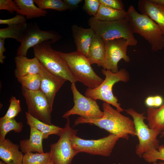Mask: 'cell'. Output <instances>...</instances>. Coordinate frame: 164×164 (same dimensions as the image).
I'll use <instances>...</instances> for the list:
<instances>
[{
  "label": "cell",
  "instance_id": "obj_1",
  "mask_svg": "<svg viewBox=\"0 0 164 164\" xmlns=\"http://www.w3.org/2000/svg\"><path fill=\"white\" fill-rule=\"evenodd\" d=\"M103 115L98 119H87L79 117L74 123V126L87 123L95 125L104 129L110 133L120 135L121 138L128 140L129 135L136 136L133 120L121 114L110 104L103 102L102 105Z\"/></svg>",
  "mask_w": 164,
  "mask_h": 164
},
{
  "label": "cell",
  "instance_id": "obj_2",
  "mask_svg": "<svg viewBox=\"0 0 164 164\" xmlns=\"http://www.w3.org/2000/svg\"><path fill=\"white\" fill-rule=\"evenodd\" d=\"M126 19L134 33L140 35L156 51L164 48V35L159 26L147 15L138 12L132 5L126 11Z\"/></svg>",
  "mask_w": 164,
  "mask_h": 164
},
{
  "label": "cell",
  "instance_id": "obj_3",
  "mask_svg": "<svg viewBox=\"0 0 164 164\" xmlns=\"http://www.w3.org/2000/svg\"><path fill=\"white\" fill-rule=\"evenodd\" d=\"M88 23L90 28L104 41L123 38L128 41L129 46H135L138 43L130 24L126 18L104 21L92 17L89 19Z\"/></svg>",
  "mask_w": 164,
  "mask_h": 164
},
{
  "label": "cell",
  "instance_id": "obj_4",
  "mask_svg": "<svg viewBox=\"0 0 164 164\" xmlns=\"http://www.w3.org/2000/svg\"><path fill=\"white\" fill-rule=\"evenodd\" d=\"M77 81L90 89L99 86L104 80L95 73L87 57L76 50L69 53L58 51Z\"/></svg>",
  "mask_w": 164,
  "mask_h": 164
},
{
  "label": "cell",
  "instance_id": "obj_5",
  "mask_svg": "<svg viewBox=\"0 0 164 164\" xmlns=\"http://www.w3.org/2000/svg\"><path fill=\"white\" fill-rule=\"evenodd\" d=\"M51 43L50 41H46L33 47L35 56L51 73L75 83L77 80L58 51L52 48Z\"/></svg>",
  "mask_w": 164,
  "mask_h": 164
},
{
  "label": "cell",
  "instance_id": "obj_6",
  "mask_svg": "<svg viewBox=\"0 0 164 164\" xmlns=\"http://www.w3.org/2000/svg\"><path fill=\"white\" fill-rule=\"evenodd\" d=\"M101 71L105 76V79L97 87L93 89L87 88L85 92V96L96 100H102L114 106L119 112H122L124 109L118 102L117 97L114 95L112 89L117 82L128 81L129 79L128 72L124 68L121 69L116 73L103 68Z\"/></svg>",
  "mask_w": 164,
  "mask_h": 164
},
{
  "label": "cell",
  "instance_id": "obj_7",
  "mask_svg": "<svg viewBox=\"0 0 164 164\" xmlns=\"http://www.w3.org/2000/svg\"><path fill=\"white\" fill-rule=\"evenodd\" d=\"M125 111L133 118L136 136L138 140L135 150L136 155L142 158L144 154L157 149L159 145L157 137L161 132L150 128L145 124L144 120L146 117L144 115L145 113H138L132 108H128Z\"/></svg>",
  "mask_w": 164,
  "mask_h": 164
},
{
  "label": "cell",
  "instance_id": "obj_8",
  "mask_svg": "<svg viewBox=\"0 0 164 164\" xmlns=\"http://www.w3.org/2000/svg\"><path fill=\"white\" fill-rule=\"evenodd\" d=\"M120 135L110 133L108 136L96 140H86L73 135L71 144L77 152H85L92 155L109 156L111 155Z\"/></svg>",
  "mask_w": 164,
  "mask_h": 164
},
{
  "label": "cell",
  "instance_id": "obj_9",
  "mask_svg": "<svg viewBox=\"0 0 164 164\" xmlns=\"http://www.w3.org/2000/svg\"><path fill=\"white\" fill-rule=\"evenodd\" d=\"M58 141L50 145L51 158L55 164H71L74 157L78 154L71 144V138L77 135V130L71 128L69 118Z\"/></svg>",
  "mask_w": 164,
  "mask_h": 164
},
{
  "label": "cell",
  "instance_id": "obj_10",
  "mask_svg": "<svg viewBox=\"0 0 164 164\" xmlns=\"http://www.w3.org/2000/svg\"><path fill=\"white\" fill-rule=\"evenodd\" d=\"M22 94L27 105L28 112L34 118L51 125L53 108L40 90L31 91L22 87Z\"/></svg>",
  "mask_w": 164,
  "mask_h": 164
},
{
  "label": "cell",
  "instance_id": "obj_11",
  "mask_svg": "<svg viewBox=\"0 0 164 164\" xmlns=\"http://www.w3.org/2000/svg\"><path fill=\"white\" fill-rule=\"evenodd\" d=\"M71 89L73 96L74 105L64 113L63 118L67 119L71 115L74 114L87 119H98L102 117L103 111L100 110L96 100L81 94L77 89L75 83H71Z\"/></svg>",
  "mask_w": 164,
  "mask_h": 164
},
{
  "label": "cell",
  "instance_id": "obj_12",
  "mask_svg": "<svg viewBox=\"0 0 164 164\" xmlns=\"http://www.w3.org/2000/svg\"><path fill=\"white\" fill-rule=\"evenodd\" d=\"M61 38V36L57 33L41 30L36 23H29L17 50L16 55L26 56L30 48L46 41L54 43Z\"/></svg>",
  "mask_w": 164,
  "mask_h": 164
},
{
  "label": "cell",
  "instance_id": "obj_13",
  "mask_svg": "<svg viewBox=\"0 0 164 164\" xmlns=\"http://www.w3.org/2000/svg\"><path fill=\"white\" fill-rule=\"evenodd\" d=\"M104 42L105 56L102 67L113 73H116L119 71L118 63L121 60H123L126 62L130 61L127 55L129 44L127 40L123 38L106 41Z\"/></svg>",
  "mask_w": 164,
  "mask_h": 164
},
{
  "label": "cell",
  "instance_id": "obj_14",
  "mask_svg": "<svg viewBox=\"0 0 164 164\" xmlns=\"http://www.w3.org/2000/svg\"><path fill=\"white\" fill-rule=\"evenodd\" d=\"M41 63L39 74L41 79L40 89L46 97L51 107L56 95L66 80L56 76L47 70Z\"/></svg>",
  "mask_w": 164,
  "mask_h": 164
},
{
  "label": "cell",
  "instance_id": "obj_15",
  "mask_svg": "<svg viewBox=\"0 0 164 164\" xmlns=\"http://www.w3.org/2000/svg\"><path fill=\"white\" fill-rule=\"evenodd\" d=\"M138 8L141 13L148 16L160 27L164 35V5L150 0H139Z\"/></svg>",
  "mask_w": 164,
  "mask_h": 164
},
{
  "label": "cell",
  "instance_id": "obj_16",
  "mask_svg": "<svg viewBox=\"0 0 164 164\" xmlns=\"http://www.w3.org/2000/svg\"><path fill=\"white\" fill-rule=\"evenodd\" d=\"M71 29L77 50L87 57L92 38L95 33L94 31L90 27L85 28L77 25H72Z\"/></svg>",
  "mask_w": 164,
  "mask_h": 164
},
{
  "label": "cell",
  "instance_id": "obj_17",
  "mask_svg": "<svg viewBox=\"0 0 164 164\" xmlns=\"http://www.w3.org/2000/svg\"><path fill=\"white\" fill-rule=\"evenodd\" d=\"M15 69L14 74L16 78L31 74H39L41 63L36 57L29 59L26 56H17L15 58Z\"/></svg>",
  "mask_w": 164,
  "mask_h": 164
},
{
  "label": "cell",
  "instance_id": "obj_18",
  "mask_svg": "<svg viewBox=\"0 0 164 164\" xmlns=\"http://www.w3.org/2000/svg\"><path fill=\"white\" fill-rule=\"evenodd\" d=\"M19 147L8 138L0 141V159L7 164H22L24 155Z\"/></svg>",
  "mask_w": 164,
  "mask_h": 164
},
{
  "label": "cell",
  "instance_id": "obj_19",
  "mask_svg": "<svg viewBox=\"0 0 164 164\" xmlns=\"http://www.w3.org/2000/svg\"><path fill=\"white\" fill-rule=\"evenodd\" d=\"M43 139V135L41 132L34 128L30 127L29 138L22 140L20 142L19 145L21 151L25 154L33 152L44 153Z\"/></svg>",
  "mask_w": 164,
  "mask_h": 164
},
{
  "label": "cell",
  "instance_id": "obj_20",
  "mask_svg": "<svg viewBox=\"0 0 164 164\" xmlns=\"http://www.w3.org/2000/svg\"><path fill=\"white\" fill-rule=\"evenodd\" d=\"M105 56L104 41L99 36L94 34L90 45L87 57L91 65L96 64L102 67Z\"/></svg>",
  "mask_w": 164,
  "mask_h": 164
},
{
  "label": "cell",
  "instance_id": "obj_21",
  "mask_svg": "<svg viewBox=\"0 0 164 164\" xmlns=\"http://www.w3.org/2000/svg\"><path fill=\"white\" fill-rule=\"evenodd\" d=\"M19 9L17 14L25 16L27 19L45 16L47 12L42 9L35 5L33 0H15Z\"/></svg>",
  "mask_w": 164,
  "mask_h": 164
},
{
  "label": "cell",
  "instance_id": "obj_22",
  "mask_svg": "<svg viewBox=\"0 0 164 164\" xmlns=\"http://www.w3.org/2000/svg\"><path fill=\"white\" fill-rule=\"evenodd\" d=\"M26 117L27 124L30 127L34 128L41 132L44 139L48 138L51 135H56L59 136L63 130V128L42 122L33 117L27 112H26Z\"/></svg>",
  "mask_w": 164,
  "mask_h": 164
},
{
  "label": "cell",
  "instance_id": "obj_23",
  "mask_svg": "<svg viewBox=\"0 0 164 164\" xmlns=\"http://www.w3.org/2000/svg\"><path fill=\"white\" fill-rule=\"evenodd\" d=\"M146 119L150 128L161 133L164 131V103L158 108H149Z\"/></svg>",
  "mask_w": 164,
  "mask_h": 164
},
{
  "label": "cell",
  "instance_id": "obj_24",
  "mask_svg": "<svg viewBox=\"0 0 164 164\" xmlns=\"http://www.w3.org/2000/svg\"><path fill=\"white\" fill-rule=\"evenodd\" d=\"M126 11L124 9H113L101 4L96 19L104 21H114L126 18Z\"/></svg>",
  "mask_w": 164,
  "mask_h": 164
},
{
  "label": "cell",
  "instance_id": "obj_25",
  "mask_svg": "<svg viewBox=\"0 0 164 164\" xmlns=\"http://www.w3.org/2000/svg\"><path fill=\"white\" fill-rule=\"evenodd\" d=\"M28 23L13 25L0 29V39L12 38L20 43L25 32L27 27Z\"/></svg>",
  "mask_w": 164,
  "mask_h": 164
},
{
  "label": "cell",
  "instance_id": "obj_26",
  "mask_svg": "<svg viewBox=\"0 0 164 164\" xmlns=\"http://www.w3.org/2000/svg\"><path fill=\"white\" fill-rule=\"evenodd\" d=\"M23 127L22 122H17L14 118L4 119L0 118V141H3L6 138L7 133L12 131L16 133L21 132Z\"/></svg>",
  "mask_w": 164,
  "mask_h": 164
},
{
  "label": "cell",
  "instance_id": "obj_27",
  "mask_svg": "<svg viewBox=\"0 0 164 164\" xmlns=\"http://www.w3.org/2000/svg\"><path fill=\"white\" fill-rule=\"evenodd\" d=\"M22 87L31 91L40 90L41 79L39 74H31L17 78Z\"/></svg>",
  "mask_w": 164,
  "mask_h": 164
},
{
  "label": "cell",
  "instance_id": "obj_28",
  "mask_svg": "<svg viewBox=\"0 0 164 164\" xmlns=\"http://www.w3.org/2000/svg\"><path fill=\"white\" fill-rule=\"evenodd\" d=\"M51 159L50 152H28L24 155L22 164H47Z\"/></svg>",
  "mask_w": 164,
  "mask_h": 164
},
{
  "label": "cell",
  "instance_id": "obj_29",
  "mask_svg": "<svg viewBox=\"0 0 164 164\" xmlns=\"http://www.w3.org/2000/svg\"><path fill=\"white\" fill-rule=\"evenodd\" d=\"M34 2L40 9L46 10L51 9L59 12L65 11L68 8L63 0H34Z\"/></svg>",
  "mask_w": 164,
  "mask_h": 164
},
{
  "label": "cell",
  "instance_id": "obj_30",
  "mask_svg": "<svg viewBox=\"0 0 164 164\" xmlns=\"http://www.w3.org/2000/svg\"><path fill=\"white\" fill-rule=\"evenodd\" d=\"M142 157L149 163L160 160L164 162V145H159L157 149H154L144 154Z\"/></svg>",
  "mask_w": 164,
  "mask_h": 164
},
{
  "label": "cell",
  "instance_id": "obj_31",
  "mask_svg": "<svg viewBox=\"0 0 164 164\" xmlns=\"http://www.w3.org/2000/svg\"><path fill=\"white\" fill-rule=\"evenodd\" d=\"M9 101L10 104L5 114L2 118L4 119H12L16 117L21 111L20 101L12 96Z\"/></svg>",
  "mask_w": 164,
  "mask_h": 164
},
{
  "label": "cell",
  "instance_id": "obj_32",
  "mask_svg": "<svg viewBox=\"0 0 164 164\" xmlns=\"http://www.w3.org/2000/svg\"><path fill=\"white\" fill-rule=\"evenodd\" d=\"M101 5L99 0H85L83 9L88 15L95 17Z\"/></svg>",
  "mask_w": 164,
  "mask_h": 164
},
{
  "label": "cell",
  "instance_id": "obj_33",
  "mask_svg": "<svg viewBox=\"0 0 164 164\" xmlns=\"http://www.w3.org/2000/svg\"><path fill=\"white\" fill-rule=\"evenodd\" d=\"M19 8L14 1L12 0H0V10H6L12 14L14 12H16Z\"/></svg>",
  "mask_w": 164,
  "mask_h": 164
},
{
  "label": "cell",
  "instance_id": "obj_34",
  "mask_svg": "<svg viewBox=\"0 0 164 164\" xmlns=\"http://www.w3.org/2000/svg\"><path fill=\"white\" fill-rule=\"evenodd\" d=\"M26 17L21 15L17 14L12 18L7 19H0V24H6L8 26L19 25L26 23Z\"/></svg>",
  "mask_w": 164,
  "mask_h": 164
},
{
  "label": "cell",
  "instance_id": "obj_35",
  "mask_svg": "<svg viewBox=\"0 0 164 164\" xmlns=\"http://www.w3.org/2000/svg\"><path fill=\"white\" fill-rule=\"evenodd\" d=\"M101 4L108 7L116 9H124V5L121 0H99Z\"/></svg>",
  "mask_w": 164,
  "mask_h": 164
},
{
  "label": "cell",
  "instance_id": "obj_36",
  "mask_svg": "<svg viewBox=\"0 0 164 164\" xmlns=\"http://www.w3.org/2000/svg\"><path fill=\"white\" fill-rule=\"evenodd\" d=\"M67 6L68 9L73 10L77 8L78 5L81 2L82 0H63Z\"/></svg>",
  "mask_w": 164,
  "mask_h": 164
},
{
  "label": "cell",
  "instance_id": "obj_37",
  "mask_svg": "<svg viewBox=\"0 0 164 164\" xmlns=\"http://www.w3.org/2000/svg\"><path fill=\"white\" fill-rule=\"evenodd\" d=\"M5 39H0V63H4V60L6 57L4 55V53L6 51L4 46Z\"/></svg>",
  "mask_w": 164,
  "mask_h": 164
},
{
  "label": "cell",
  "instance_id": "obj_38",
  "mask_svg": "<svg viewBox=\"0 0 164 164\" xmlns=\"http://www.w3.org/2000/svg\"><path fill=\"white\" fill-rule=\"evenodd\" d=\"M145 105L149 108L154 107V96H150L148 97L145 100Z\"/></svg>",
  "mask_w": 164,
  "mask_h": 164
},
{
  "label": "cell",
  "instance_id": "obj_39",
  "mask_svg": "<svg viewBox=\"0 0 164 164\" xmlns=\"http://www.w3.org/2000/svg\"><path fill=\"white\" fill-rule=\"evenodd\" d=\"M155 105L154 108L160 107L162 105L163 100L160 96L156 95L154 96Z\"/></svg>",
  "mask_w": 164,
  "mask_h": 164
},
{
  "label": "cell",
  "instance_id": "obj_40",
  "mask_svg": "<svg viewBox=\"0 0 164 164\" xmlns=\"http://www.w3.org/2000/svg\"><path fill=\"white\" fill-rule=\"evenodd\" d=\"M151 2L158 4L164 5V0H150Z\"/></svg>",
  "mask_w": 164,
  "mask_h": 164
},
{
  "label": "cell",
  "instance_id": "obj_41",
  "mask_svg": "<svg viewBox=\"0 0 164 164\" xmlns=\"http://www.w3.org/2000/svg\"><path fill=\"white\" fill-rule=\"evenodd\" d=\"M149 164H164V162H156L153 163H150Z\"/></svg>",
  "mask_w": 164,
  "mask_h": 164
},
{
  "label": "cell",
  "instance_id": "obj_42",
  "mask_svg": "<svg viewBox=\"0 0 164 164\" xmlns=\"http://www.w3.org/2000/svg\"><path fill=\"white\" fill-rule=\"evenodd\" d=\"M47 164H55L53 161L51 159L49 161L48 163Z\"/></svg>",
  "mask_w": 164,
  "mask_h": 164
},
{
  "label": "cell",
  "instance_id": "obj_43",
  "mask_svg": "<svg viewBox=\"0 0 164 164\" xmlns=\"http://www.w3.org/2000/svg\"><path fill=\"white\" fill-rule=\"evenodd\" d=\"M0 164H7L5 162H4L2 160L0 161Z\"/></svg>",
  "mask_w": 164,
  "mask_h": 164
},
{
  "label": "cell",
  "instance_id": "obj_44",
  "mask_svg": "<svg viewBox=\"0 0 164 164\" xmlns=\"http://www.w3.org/2000/svg\"><path fill=\"white\" fill-rule=\"evenodd\" d=\"M161 137H162L164 136V131L162 132L161 133Z\"/></svg>",
  "mask_w": 164,
  "mask_h": 164
}]
</instances>
